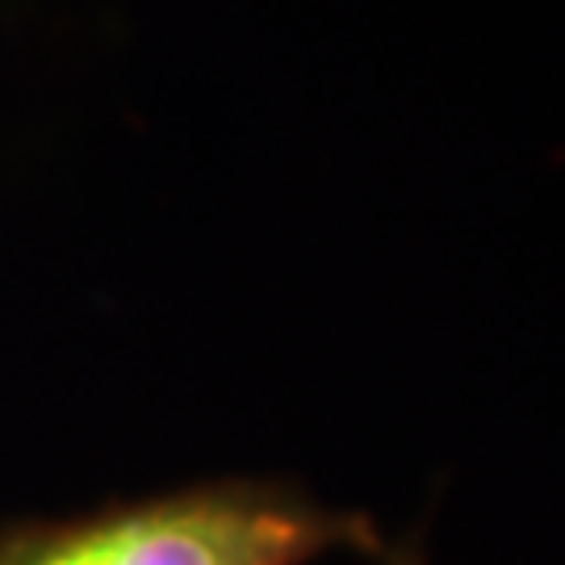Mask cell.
Listing matches in <instances>:
<instances>
[{"label": "cell", "instance_id": "obj_1", "mask_svg": "<svg viewBox=\"0 0 565 565\" xmlns=\"http://www.w3.org/2000/svg\"><path fill=\"white\" fill-rule=\"evenodd\" d=\"M377 524L319 503L294 478H205L118 499L63 520L0 527V565H315L327 553L377 557Z\"/></svg>", "mask_w": 565, "mask_h": 565}, {"label": "cell", "instance_id": "obj_2", "mask_svg": "<svg viewBox=\"0 0 565 565\" xmlns=\"http://www.w3.org/2000/svg\"><path fill=\"white\" fill-rule=\"evenodd\" d=\"M377 565H427V545H424V527H411L398 541H385L382 553L373 557Z\"/></svg>", "mask_w": 565, "mask_h": 565}]
</instances>
